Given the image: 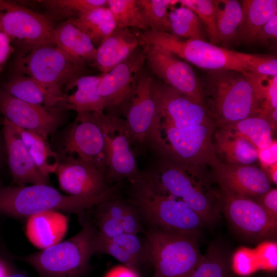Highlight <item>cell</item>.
I'll return each mask as SVG.
<instances>
[{
  "instance_id": "obj_1",
  "label": "cell",
  "mask_w": 277,
  "mask_h": 277,
  "mask_svg": "<svg viewBox=\"0 0 277 277\" xmlns=\"http://www.w3.org/2000/svg\"><path fill=\"white\" fill-rule=\"evenodd\" d=\"M121 184L116 183L103 193L92 197L64 195L46 184L0 185V214L20 219L48 211H56L75 213L82 221L87 210L115 199Z\"/></svg>"
},
{
  "instance_id": "obj_2",
  "label": "cell",
  "mask_w": 277,
  "mask_h": 277,
  "mask_svg": "<svg viewBox=\"0 0 277 277\" xmlns=\"http://www.w3.org/2000/svg\"><path fill=\"white\" fill-rule=\"evenodd\" d=\"M208 71L200 80L202 99L216 126L261 114V103L245 73L232 70Z\"/></svg>"
},
{
  "instance_id": "obj_3",
  "label": "cell",
  "mask_w": 277,
  "mask_h": 277,
  "mask_svg": "<svg viewBox=\"0 0 277 277\" xmlns=\"http://www.w3.org/2000/svg\"><path fill=\"white\" fill-rule=\"evenodd\" d=\"M18 47L12 70L36 81L49 94L55 107L67 85L89 72L86 65L70 56L54 43Z\"/></svg>"
},
{
  "instance_id": "obj_4",
  "label": "cell",
  "mask_w": 277,
  "mask_h": 277,
  "mask_svg": "<svg viewBox=\"0 0 277 277\" xmlns=\"http://www.w3.org/2000/svg\"><path fill=\"white\" fill-rule=\"evenodd\" d=\"M131 184V203L151 228L197 238L205 225L187 203L159 189L146 172Z\"/></svg>"
},
{
  "instance_id": "obj_5",
  "label": "cell",
  "mask_w": 277,
  "mask_h": 277,
  "mask_svg": "<svg viewBox=\"0 0 277 277\" xmlns=\"http://www.w3.org/2000/svg\"><path fill=\"white\" fill-rule=\"evenodd\" d=\"M156 167L146 173L159 189L187 203L205 225L217 221L221 212L217 192L209 186L203 168H186L165 157Z\"/></svg>"
},
{
  "instance_id": "obj_6",
  "label": "cell",
  "mask_w": 277,
  "mask_h": 277,
  "mask_svg": "<svg viewBox=\"0 0 277 277\" xmlns=\"http://www.w3.org/2000/svg\"><path fill=\"white\" fill-rule=\"evenodd\" d=\"M82 229L70 239L24 256L22 260L41 277H80L95 253L96 230L92 222L83 221Z\"/></svg>"
},
{
  "instance_id": "obj_7",
  "label": "cell",
  "mask_w": 277,
  "mask_h": 277,
  "mask_svg": "<svg viewBox=\"0 0 277 277\" xmlns=\"http://www.w3.org/2000/svg\"><path fill=\"white\" fill-rule=\"evenodd\" d=\"M214 122L184 128H154L151 149L185 167L203 168L220 160L213 144Z\"/></svg>"
},
{
  "instance_id": "obj_8",
  "label": "cell",
  "mask_w": 277,
  "mask_h": 277,
  "mask_svg": "<svg viewBox=\"0 0 277 277\" xmlns=\"http://www.w3.org/2000/svg\"><path fill=\"white\" fill-rule=\"evenodd\" d=\"M140 44L160 48L195 66L207 70H232L245 73L247 69L236 51L207 41L185 39L164 32L137 33Z\"/></svg>"
},
{
  "instance_id": "obj_9",
  "label": "cell",
  "mask_w": 277,
  "mask_h": 277,
  "mask_svg": "<svg viewBox=\"0 0 277 277\" xmlns=\"http://www.w3.org/2000/svg\"><path fill=\"white\" fill-rule=\"evenodd\" d=\"M146 235L148 260L163 277H188L203 258L196 237L153 228Z\"/></svg>"
},
{
  "instance_id": "obj_10",
  "label": "cell",
  "mask_w": 277,
  "mask_h": 277,
  "mask_svg": "<svg viewBox=\"0 0 277 277\" xmlns=\"http://www.w3.org/2000/svg\"><path fill=\"white\" fill-rule=\"evenodd\" d=\"M98 119L105 142L107 182L109 185L124 180L135 182L142 171L125 119L105 112L98 113Z\"/></svg>"
},
{
  "instance_id": "obj_11",
  "label": "cell",
  "mask_w": 277,
  "mask_h": 277,
  "mask_svg": "<svg viewBox=\"0 0 277 277\" xmlns=\"http://www.w3.org/2000/svg\"><path fill=\"white\" fill-rule=\"evenodd\" d=\"M141 45L126 60L105 73L98 86L106 114L124 118L146 62Z\"/></svg>"
},
{
  "instance_id": "obj_12",
  "label": "cell",
  "mask_w": 277,
  "mask_h": 277,
  "mask_svg": "<svg viewBox=\"0 0 277 277\" xmlns=\"http://www.w3.org/2000/svg\"><path fill=\"white\" fill-rule=\"evenodd\" d=\"M97 112L77 113L64 137L65 157L77 158L97 168L106 177L105 142Z\"/></svg>"
},
{
  "instance_id": "obj_13",
  "label": "cell",
  "mask_w": 277,
  "mask_h": 277,
  "mask_svg": "<svg viewBox=\"0 0 277 277\" xmlns=\"http://www.w3.org/2000/svg\"><path fill=\"white\" fill-rule=\"evenodd\" d=\"M217 194L221 212L239 233L253 241L275 236L277 221L252 198L221 189Z\"/></svg>"
},
{
  "instance_id": "obj_14",
  "label": "cell",
  "mask_w": 277,
  "mask_h": 277,
  "mask_svg": "<svg viewBox=\"0 0 277 277\" xmlns=\"http://www.w3.org/2000/svg\"><path fill=\"white\" fill-rule=\"evenodd\" d=\"M0 25L18 46L54 43L55 22L16 2L0 0Z\"/></svg>"
},
{
  "instance_id": "obj_15",
  "label": "cell",
  "mask_w": 277,
  "mask_h": 277,
  "mask_svg": "<svg viewBox=\"0 0 277 277\" xmlns=\"http://www.w3.org/2000/svg\"><path fill=\"white\" fill-rule=\"evenodd\" d=\"M154 80L143 71L124 117L137 156L151 148L153 127L157 116Z\"/></svg>"
},
{
  "instance_id": "obj_16",
  "label": "cell",
  "mask_w": 277,
  "mask_h": 277,
  "mask_svg": "<svg viewBox=\"0 0 277 277\" xmlns=\"http://www.w3.org/2000/svg\"><path fill=\"white\" fill-rule=\"evenodd\" d=\"M0 114L17 127L47 139L63 124V110L56 107L35 105L17 99L0 88Z\"/></svg>"
},
{
  "instance_id": "obj_17",
  "label": "cell",
  "mask_w": 277,
  "mask_h": 277,
  "mask_svg": "<svg viewBox=\"0 0 277 277\" xmlns=\"http://www.w3.org/2000/svg\"><path fill=\"white\" fill-rule=\"evenodd\" d=\"M141 45L145 48L150 69L163 84L204 106L200 80L188 64L164 49Z\"/></svg>"
},
{
  "instance_id": "obj_18",
  "label": "cell",
  "mask_w": 277,
  "mask_h": 277,
  "mask_svg": "<svg viewBox=\"0 0 277 277\" xmlns=\"http://www.w3.org/2000/svg\"><path fill=\"white\" fill-rule=\"evenodd\" d=\"M221 190L252 198L268 189L271 183L264 171L254 165H235L220 160L210 166Z\"/></svg>"
},
{
  "instance_id": "obj_19",
  "label": "cell",
  "mask_w": 277,
  "mask_h": 277,
  "mask_svg": "<svg viewBox=\"0 0 277 277\" xmlns=\"http://www.w3.org/2000/svg\"><path fill=\"white\" fill-rule=\"evenodd\" d=\"M55 172L61 189L70 195L95 196L111 187L100 170L77 158L65 157Z\"/></svg>"
},
{
  "instance_id": "obj_20",
  "label": "cell",
  "mask_w": 277,
  "mask_h": 277,
  "mask_svg": "<svg viewBox=\"0 0 277 277\" xmlns=\"http://www.w3.org/2000/svg\"><path fill=\"white\" fill-rule=\"evenodd\" d=\"M2 135L13 183L18 186L28 184L48 185V177L38 169L14 126L4 118Z\"/></svg>"
},
{
  "instance_id": "obj_21",
  "label": "cell",
  "mask_w": 277,
  "mask_h": 277,
  "mask_svg": "<svg viewBox=\"0 0 277 277\" xmlns=\"http://www.w3.org/2000/svg\"><path fill=\"white\" fill-rule=\"evenodd\" d=\"M104 74L83 75L69 83L56 107L77 113L104 112V105L98 92L99 83Z\"/></svg>"
},
{
  "instance_id": "obj_22",
  "label": "cell",
  "mask_w": 277,
  "mask_h": 277,
  "mask_svg": "<svg viewBox=\"0 0 277 277\" xmlns=\"http://www.w3.org/2000/svg\"><path fill=\"white\" fill-rule=\"evenodd\" d=\"M140 46L137 33L129 28H116L96 48L93 65L106 73L126 60Z\"/></svg>"
},
{
  "instance_id": "obj_23",
  "label": "cell",
  "mask_w": 277,
  "mask_h": 277,
  "mask_svg": "<svg viewBox=\"0 0 277 277\" xmlns=\"http://www.w3.org/2000/svg\"><path fill=\"white\" fill-rule=\"evenodd\" d=\"M68 228V219L61 212L48 211L27 218L26 233L35 247L44 249L60 242Z\"/></svg>"
},
{
  "instance_id": "obj_24",
  "label": "cell",
  "mask_w": 277,
  "mask_h": 277,
  "mask_svg": "<svg viewBox=\"0 0 277 277\" xmlns=\"http://www.w3.org/2000/svg\"><path fill=\"white\" fill-rule=\"evenodd\" d=\"M53 38L54 43L77 61L86 65L94 62L96 48L75 18L56 26Z\"/></svg>"
},
{
  "instance_id": "obj_25",
  "label": "cell",
  "mask_w": 277,
  "mask_h": 277,
  "mask_svg": "<svg viewBox=\"0 0 277 277\" xmlns=\"http://www.w3.org/2000/svg\"><path fill=\"white\" fill-rule=\"evenodd\" d=\"M215 133L214 146L225 163L252 165L258 161V149L247 139L223 127Z\"/></svg>"
},
{
  "instance_id": "obj_26",
  "label": "cell",
  "mask_w": 277,
  "mask_h": 277,
  "mask_svg": "<svg viewBox=\"0 0 277 277\" xmlns=\"http://www.w3.org/2000/svg\"><path fill=\"white\" fill-rule=\"evenodd\" d=\"M243 16L237 39L246 44L256 42L263 26L277 13L276 0H243Z\"/></svg>"
},
{
  "instance_id": "obj_27",
  "label": "cell",
  "mask_w": 277,
  "mask_h": 277,
  "mask_svg": "<svg viewBox=\"0 0 277 277\" xmlns=\"http://www.w3.org/2000/svg\"><path fill=\"white\" fill-rule=\"evenodd\" d=\"M0 88L13 97L35 105L55 107L46 90L32 78L15 70L4 81Z\"/></svg>"
},
{
  "instance_id": "obj_28",
  "label": "cell",
  "mask_w": 277,
  "mask_h": 277,
  "mask_svg": "<svg viewBox=\"0 0 277 277\" xmlns=\"http://www.w3.org/2000/svg\"><path fill=\"white\" fill-rule=\"evenodd\" d=\"M12 125L40 171L48 177L55 172L59 164L58 155L51 149L47 139L32 131Z\"/></svg>"
},
{
  "instance_id": "obj_29",
  "label": "cell",
  "mask_w": 277,
  "mask_h": 277,
  "mask_svg": "<svg viewBox=\"0 0 277 277\" xmlns=\"http://www.w3.org/2000/svg\"><path fill=\"white\" fill-rule=\"evenodd\" d=\"M220 127L244 137L257 149L266 148L274 141L273 131L274 129L269 120L261 114Z\"/></svg>"
},
{
  "instance_id": "obj_30",
  "label": "cell",
  "mask_w": 277,
  "mask_h": 277,
  "mask_svg": "<svg viewBox=\"0 0 277 277\" xmlns=\"http://www.w3.org/2000/svg\"><path fill=\"white\" fill-rule=\"evenodd\" d=\"M75 20L88 34L95 47H98L116 28L113 14L108 7L92 9L75 18Z\"/></svg>"
},
{
  "instance_id": "obj_31",
  "label": "cell",
  "mask_w": 277,
  "mask_h": 277,
  "mask_svg": "<svg viewBox=\"0 0 277 277\" xmlns=\"http://www.w3.org/2000/svg\"><path fill=\"white\" fill-rule=\"evenodd\" d=\"M215 2L219 44L226 46L237 39L242 7L241 2L235 0H215Z\"/></svg>"
},
{
  "instance_id": "obj_32",
  "label": "cell",
  "mask_w": 277,
  "mask_h": 277,
  "mask_svg": "<svg viewBox=\"0 0 277 277\" xmlns=\"http://www.w3.org/2000/svg\"><path fill=\"white\" fill-rule=\"evenodd\" d=\"M169 33L185 39L207 41V34L198 16L191 9L181 6L169 12Z\"/></svg>"
},
{
  "instance_id": "obj_33",
  "label": "cell",
  "mask_w": 277,
  "mask_h": 277,
  "mask_svg": "<svg viewBox=\"0 0 277 277\" xmlns=\"http://www.w3.org/2000/svg\"><path fill=\"white\" fill-rule=\"evenodd\" d=\"M36 2L44 7L46 15L54 22L55 21H65L77 18L94 8L108 7L107 0H44Z\"/></svg>"
},
{
  "instance_id": "obj_34",
  "label": "cell",
  "mask_w": 277,
  "mask_h": 277,
  "mask_svg": "<svg viewBox=\"0 0 277 277\" xmlns=\"http://www.w3.org/2000/svg\"><path fill=\"white\" fill-rule=\"evenodd\" d=\"M116 28H136L148 30L137 0H107Z\"/></svg>"
},
{
  "instance_id": "obj_35",
  "label": "cell",
  "mask_w": 277,
  "mask_h": 277,
  "mask_svg": "<svg viewBox=\"0 0 277 277\" xmlns=\"http://www.w3.org/2000/svg\"><path fill=\"white\" fill-rule=\"evenodd\" d=\"M144 19L153 32L169 33L168 9L177 3L174 0H137Z\"/></svg>"
},
{
  "instance_id": "obj_36",
  "label": "cell",
  "mask_w": 277,
  "mask_h": 277,
  "mask_svg": "<svg viewBox=\"0 0 277 277\" xmlns=\"http://www.w3.org/2000/svg\"><path fill=\"white\" fill-rule=\"evenodd\" d=\"M188 277H233L224 252L215 246L209 248Z\"/></svg>"
},
{
  "instance_id": "obj_37",
  "label": "cell",
  "mask_w": 277,
  "mask_h": 277,
  "mask_svg": "<svg viewBox=\"0 0 277 277\" xmlns=\"http://www.w3.org/2000/svg\"><path fill=\"white\" fill-rule=\"evenodd\" d=\"M177 3L196 13L204 26L211 44L216 46L220 44L214 0H180L177 1Z\"/></svg>"
},
{
  "instance_id": "obj_38",
  "label": "cell",
  "mask_w": 277,
  "mask_h": 277,
  "mask_svg": "<svg viewBox=\"0 0 277 277\" xmlns=\"http://www.w3.org/2000/svg\"><path fill=\"white\" fill-rule=\"evenodd\" d=\"M251 82L261 103V115L265 116L277 108V76H268L250 72L245 73Z\"/></svg>"
},
{
  "instance_id": "obj_39",
  "label": "cell",
  "mask_w": 277,
  "mask_h": 277,
  "mask_svg": "<svg viewBox=\"0 0 277 277\" xmlns=\"http://www.w3.org/2000/svg\"><path fill=\"white\" fill-rule=\"evenodd\" d=\"M236 54L246 66L247 72L263 75L277 76V58L275 56L239 51H236Z\"/></svg>"
},
{
  "instance_id": "obj_40",
  "label": "cell",
  "mask_w": 277,
  "mask_h": 277,
  "mask_svg": "<svg viewBox=\"0 0 277 277\" xmlns=\"http://www.w3.org/2000/svg\"><path fill=\"white\" fill-rule=\"evenodd\" d=\"M95 253L109 254L121 262L123 265L138 271L141 263L137 260L111 239L102 237L97 233L95 241Z\"/></svg>"
},
{
  "instance_id": "obj_41",
  "label": "cell",
  "mask_w": 277,
  "mask_h": 277,
  "mask_svg": "<svg viewBox=\"0 0 277 277\" xmlns=\"http://www.w3.org/2000/svg\"><path fill=\"white\" fill-rule=\"evenodd\" d=\"M111 240L126 249L140 263L148 260L146 241L143 242L137 234L124 233Z\"/></svg>"
},
{
  "instance_id": "obj_42",
  "label": "cell",
  "mask_w": 277,
  "mask_h": 277,
  "mask_svg": "<svg viewBox=\"0 0 277 277\" xmlns=\"http://www.w3.org/2000/svg\"><path fill=\"white\" fill-rule=\"evenodd\" d=\"M233 270L239 275H249L259 269L258 262L254 251L242 249L235 253L233 259Z\"/></svg>"
},
{
  "instance_id": "obj_43",
  "label": "cell",
  "mask_w": 277,
  "mask_h": 277,
  "mask_svg": "<svg viewBox=\"0 0 277 277\" xmlns=\"http://www.w3.org/2000/svg\"><path fill=\"white\" fill-rule=\"evenodd\" d=\"M94 213L95 223H92L98 235L111 239L124 233L119 222L106 215Z\"/></svg>"
},
{
  "instance_id": "obj_44",
  "label": "cell",
  "mask_w": 277,
  "mask_h": 277,
  "mask_svg": "<svg viewBox=\"0 0 277 277\" xmlns=\"http://www.w3.org/2000/svg\"><path fill=\"white\" fill-rule=\"evenodd\" d=\"M259 269L274 270L276 268V244L267 243L255 251Z\"/></svg>"
},
{
  "instance_id": "obj_45",
  "label": "cell",
  "mask_w": 277,
  "mask_h": 277,
  "mask_svg": "<svg viewBox=\"0 0 277 277\" xmlns=\"http://www.w3.org/2000/svg\"><path fill=\"white\" fill-rule=\"evenodd\" d=\"M120 223L124 233L137 234L143 231L140 213L133 204H128Z\"/></svg>"
},
{
  "instance_id": "obj_46",
  "label": "cell",
  "mask_w": 277,
  "mask_h": 277,
  "mask_svg": "<svg viewBox=\"0 0 277 277\" xmlns=\"http://www.w3.org/2000/svg\"><path fill=\"white\" fill-rule=\"evenodd\" d=\"M271 217L277 221V189L271 187L264 193L252 198Z\"/></svg>"
},
{
  "instance_id": "obj_47",
  "label": "cell",
  "mask_w": 277,
  "mask_h": 277,
  "mask_svg": "<svg viewBox=\"0 0 277 277\" xmlns=\"http://www.w3.org/2000/svg\"><path fill=\"white\" fill-rule=\"evenodd\" d=\"M258 149V161L261 163L262 170L277 164V142L274 140L271 144L264 149Z\"/></svg>"
},
{
  "instance_id": "obj_48",
  "label": "cell",
  "mask_w": 277,
  "mask_h": 277,
  "mask_svg": "<svg viewBox=\"0 0 277 277\" xmlns=\"http://www.w3.org/2000/svg\"><path fill=\"white\" fill-rule=\"evenodd\" d=\"M12 41L0 25V72L3 69L10 56L15 52Z\"/></svg>"
},
{
  "instance_id": "obj_49",
  "label": "cell",
  "mask_w": 277,
  "mask_h": 277,
  "mask_svg": "<svg viewBox=\"0 0 277 277\" xmlns=\"http://www.w3.org/2000/svg\"><path fill=\"white\" fill-rule=\"evenodd\" d=\"M277 37V14L269 19L262 28L258 34L256 42L267 44Z\"/></svg>"
},
{
  "instance_id": "obj_50",
  "label": "cell",
  "mask_w": 277,
  "mask_h": 277,
  "mask_svg": "<svg viewBox=\"0 0 277 277\" xmlns=\"http://www.w3.org/2000/svg\"><path fill=\"white\" fill-rule=\"evenodd\" d=\"M105 277H140L138 271L124 265L115 266L110 269Z\"/></svg>"
},
{
  "instance_id": "obj_51",
  "label": "cell",
  "mask_w": 277,
  "mask_h": 277,
  "mask_svg": "<svg viewBox=\"0 0 277 277\" xmlns=\"http://www.w3.org/2000/svg\"><path fill=\"white\" fill-rule=\"evenodd\" d=\"M271 184H277V164L263 170Z\"/></svg>"
},
{
  "instance_id": "obj_52",
  "label": "cell",
  "mask_w": 277,
  "mask_h": 277,
  "mask_svg": "<svg viewBox=\"0 0 277 277\" xmlns=\"http://www.w3.org/2000/svg\"><path fill=\"white\" fill-rule=\"evenodd\" d=\"M11 272L6 262L0 258V277H7Z\"/></svg>"
},
{
  "instance_id": "obj_53",
  "label": "cell",
  "mask_w": 277,
  "mask_h": 277,
  "mask_svg": "<svg viewBox=\"0 0 277 277\" xmlns=\"http://www.w3.org/2000/svg\"><path fill=\"white\" fill-rule=\"evenodd\" d=\"M7 277H28V276L23 273L11 272L7 276Z\"/></svg>"
},
{
  "instance_id": "obj_54",
  "label": "cell",
  "mask_w": 277,
  "mask_h": 277,
  "mask_svg": "<svg viewBox=\"0 0 277 277\" xmlns=\"http://www.w3.org/2000/svg\"><path fill=\"white\" fill-rule=\"evenodd\" d=\"M1 138L0 136V164L2 163V159H3V148H2V144L1 143Z\"/></svg>"
},
{
  "instance_id": "obj_55",
  "label": "cell",
  "mask_w": 277,
  "mask_h": 277,
  "mask_svg": "<svg viewBox=\"0 0 277 277\" xmlns=\"http://www.w3.org/2000/svg\"><path fill=\"white\" fill-rule=\"evenodd\" d=\"M152 277H163V276L157 271H154V273Z\"/></svg>"
}]
</instances>
